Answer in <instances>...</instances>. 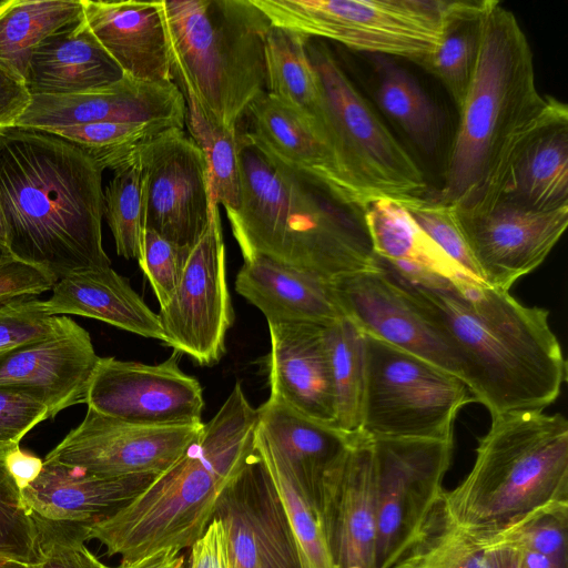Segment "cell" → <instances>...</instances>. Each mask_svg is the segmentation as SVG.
Here are the masks:
<instances>
[{
  "label": "cell",
  "instance_id": "db71d44e",
  "mask_svg": "<svg viewBox=\"0 0 568 568\" xmlns=\"http://www.w3.org/2000/svg\"><path fill=\"white\" fill-rule=\"evenodd\" d=\"M116 568H185V560L181 549L164 548L131 561H121Z\"/></svg>",
  "mask_w": 568,
  "mask_h": 568
},
{
  "label": "cell",
  "instance_id": "8992f818",
  "mask_svg": "<svg viewBox=\"0 0 568 568\" xmlns=\"http://www.w3.org/2000/svg\"><path fill=\"white\" fill-rule=\"evenodd\" d=\"M254 450L255 443L203 425L187 452L134 499L110 517L88 524V540L97 539L121 561L191 547Z\"/></svg>",
  "mask_w": 568,
  "mask_h": 568
},
{
  "label": "cell",
  "instance_id": "ffe728a7",
  "mask_svg": "<svg viewBox=\"0 0 568 568\" xmlns=\"http://www.w3.org/2000/svg\"><path fill=\"white\" fill-rule=\"evenodd\" d=\"M100 122L164 123L184 129V98L174 81H145L124 74L88 92L30 95L14 126L47 130Z\"/></svg>",
  "mask_w": 568,
  "mask_h": 568
},
{
  "label": "cell",
  "instance_id": "74e56055",
  "mask_svg": "<svg viewBox=\"0 0 568 568\" xmlns=\"http://www.w3.org/2000/svg\"><path fill=\"white\" fill-rule=\"evenodd\" d=\"M326 338L335 394V424L341 432L361 433L365 387L364 334L343 316L327 325Z\"/></svg>",
  "mask_w": 568,
  "mask_h": 568
},
{
  "label": "cell",
  "instance_id": "1f68e13d",
  "mask_svg": "<svg viewBox=\"0 0 568 568\" xmlns=\"http://www.w3.org/2000/svg\"><path fill=\"white\" fill-rule=\"evenodd\" d=\"M82 18L81 0H2L0 70L23 82L34 50Z\"/></svg>",
  "mask_w": 568,
  "mask_h": 568
},
{
  "label": "cell",
  "instance_id": "6125c7cd",
  "mask_svg": "<svg viewBox=\"0 0 568 568\" xmlns=\"http://www.w3.org/2000/svg\"><path fill=\"white\" fill-rule=\"evenodd\" d=\"M0 3H1V1H0Z\"/></svg>",
  "mask_w": 568,
  "mask_h": 568
},
{
  "label": "cell",
  "instance_id": "83f0119b",
  "mask_svg": "<svg viewBox=\"0 0 568 568\" xmlns=\"http://www.w3.org/2000/svg\"><path fill=\"white\" fill-rule=\"evenodd\" d=\"M49 315H79L164 343L159 318L111 266L72 272L58 280L43 301Z\"/></svg>",
  "mask_w": 568,
  "mask_h": 568
},
{
  "label": "cell",
  "instance_id": "603a6c76",
  "mask_svg": "<svg viewBox=\"0 0 568 568\" xmlns=\"http://www.w3.org/2000/svg\"><path fill=\"white\" fill-rule=\"evenodd\" d=\"M83 19L125 75L173 81L163 0H81Z\"/></svg>",
  "mask_w": 568,
  "mask_h": 568
},
{
  "label": "cell",
  "instance_id": "4dcf8cb0",
  "mask_svg": "<svg viewBox=\"0 0 568 568\" xmlns=\"http://www.w3.org/2000/svg\"><path fill=\"white\" fill-rule=\"evenodd\" d=\"M362 223L376 256L450 278L469 277L397 201H371L362 211Z\"/></svg>",
  "mask_w": 568,
  "mask_h": 568
},
{
  "label": "cell",
  "instance_id": "cb8c5ba5",
  "mask_svg": "<svg viewBox=\"0 0 568 568\" xmlns=\"http://www.w3.org/2000/svg\"><path fill=\"white\" fill-rule=\"evenodd\" d=\"M158 476L97 477L43 459L40 475L21 490V495L28 509L41 517L93 524L124 507Z\"/></svg>",
  "mask_w": 568,
  "mask_h": 568
},
{
  "label": "cell",
  "instance_id": "7402d4cb",
  "mask_svg": "<svg viewBox=\"0 0 568 568\" xmlns=\"http://www.w3.org/2000/svg\"><path fill=\"white\" fill-rule=\"evenodd\" d=\"M267 325L270 397L305 417L334 426L335 394L327 325L310 322H267Z\"/></svg>",
  "mask_w": 568,
  "mask_h": 568
},
{
  "label": "cell",
  "instance_id": "f1b7e54d",
  "mask_svg": "<svg viewBox=\"0 0 568 568\" xmlns=\"http://www.w3.org/2000/svg\"><path fill=\"white\" fill-rule=\"evenodd\" d=\"M123 75L82 18L34 50L23 83L30 95L74 94L110 85Z\"/></svg>",
  "mask_w": 568,
  "mask_h": 568
},
{
  "label": "cell",
  "instance_id": "d6986e66",
  "mask_svg": "<svg viewBox=\"0 0 568 568\" xmlns=\"http://www.w3.org/2000/svg\"><path fill=\"white\" fill-rule=\"evenodd\" d=\"M100 358L89 332L67 316L54 334L0 353V389L41 403L54 418L85 403Z\"/></svg>",
  "mask_w": 568,
  "mask_h": 568
},
{
  "label": "cell",
  "instance_id": "f35d334b",
  "mask_svg": "<svg viewBox=\"0 0 568 568\" xmlns=\"http://www.w3.org/2000/svg\"><path fill=\"white\" fill-rule=\"evenodd\" d=\"M376 99L405 133L425 152H433L440 136L436 106L416 79L382 57L377 63Z\"/></svg>",
  "mask_w": 568,
  "mask_h": 568
},
{
  "label": "cell",
  "instance_id": "816d5d0a",
  "mask_svg": "<svg viewBox=\"0 0 568 568\" xmlns=\"http://www.w3.org/2000/svg\"><path fill=\"white\" fill-rule=\"evenodd\" d=\"M29 101L24 83L0 70V129L14 126Z\"/></svg>",
  "mask_w": 568,
  "mask_h": 568
},
{
  "label": "cell",
  "instance_id": "8d00e7d4",
  "mask_svg": "<svg viewBox=\"0 0 568 568\" xmlns=\"http://www.w3.org/2000/svg\"><path fill=\"white\" fill-rule=\"evenodd\" d=\"M255 450L282 501L300 552L302 568H334L316 509L302 493L281 454L258 429Z\"/></svg>",
  "mask_w": 568,
  "mask_h": 568
},
{
  "label": "cell",
  "instance_id": "bcb514c9",
  "mask_svg": "<svg viewBox=\"0 0 568 568\" xmlns=\"http://www.w3.org/2000/svg\"><path fill=\"white\" fill-rule=\"evenodd\" d=\"M191 250L181 247L146 229L139 265L152 286L160 308L172 300Z\"/></svg>",
  "mask_w": 568,
  "mask_h": 568
},
{
  "label": "cell",
  "instance_id": "91938a15",
  "mask_svg": "<svg viewBox=\"0 0 568 568\" xmlns=\"http://www.w3.org/2000/svg\"><path fill=\"white\" fill-rule=\"evenodd\" d=\"M29 568H36V565H30Z\"/></svg>",
  "mask_w": 568,
  "mask_h": 568
},
{
  "label": "cell",
  "instance_id": "9f6ffc18",
  "mask_svg": "<svg viewBox=\"0 0 568 568\" xmlns=\"http://www.w3.org/2000/svg\"><path fill=\"white\" fill-rule=\"evenodd\" d=\"M518 547V546H517ZM521 559L525 568H561L550 558L536 551L520 548Z\"/></svg>",
  "mask_w": 568,
  "mask_h": 568
},
{
  "label": "cell",
  "instance_id": "9a60e30c",
  "mask_svg": "<svg viewBox=\"0 0 568 568\" xmlns=\"http://www.w3.org/2000/svg\"><path fill=\"white\" fill-rule=\"evenodd\" d=\"M140 155L146 178V229L192 248L215 203L203 151L183 129L173 128L144 144Z\"/></svg>",
  "mask_w": 568,
  "mask_h": 568
},
{
  "label": "cell",
  "instance_id": "44dd1931",
  "mask_svg": "<svg viewBox=\"0 0 568 568\" xmlns=\"http://www.w3.org/2000/svg\"><path fill=\"white\" fill-rule=\"evenodd\" d=\"M331 287L343 316L363 334L418 356L462 379L448 347L376 265L341 275L331 282Z\"/></svg>",
  "mask_w": 568,
  "mask_h": 568
},
{
  "label": "cell",
  "instance_id": "7c38bea8",
  "mask_svg": "<svg viewBox=\"0 0 568 568\" xmlns=\"http://www.w3.org/2000/svg\"><path fill=\"white\" fill-rule=\"evenodd\" d=\"M158 315L164 344L199 365L212 366L220 362L234 312L219 204L214 203L209 225L189 254L172 300Z\"/></svg>",
  "mask_w": 568,
  "mask_h": 568
},
{
  "label": "cell",
  "instance_id": "60d3db41",
  "mask_svg": "<svg viewBox=\"0 0 568 568\" xmlns=\"http://www.w3.org/2000/svg\"><path fill=\"white\" fill-rule=\"evenodd\" d=\"M173 128L164 123L100 122L43 131L74 143L103 170L113 171L144 144Z\"/></svg>",
  "mask_w": 568,
  "mask_h": 568
},
{
  "label": "cell",
  "instance_id": "681fc988",
  "mask_svg": "<svg viewBox=\"0 0 568 568\" xmlns=\"http://www.w3.org/2000/svg\"><path fill=\"white\" fill-rule=\"evenodd\" d=\"M57 281L42 268L9 254L0 258V305L22 296H38L52 290Z\"/></svg>",
  "mask_w": 568,
  "mask_h": 568
},
{
  "label": "cell",
  "instance_id": "ab89813d",
  "mask_svg": "<svg viewBox=\"0 0 568 568\" xmlns=\"http://www.w3.org/2000/svg\"><path fill=\"white\" fill-rule=\"evenodd\" d=\"M486 551L483 542L446 516L440 503L422 535L392 568H490Z\"/></svg>",
  "mask_w": 568,
  "mask_h": 568
},
{
  "label": "cell",
  "instance_id": "f546056e",
  "mask_svg": "<svg viewBox=\"0 0 568 568\" xmlns=\"http://www.w3.org/2000/svg\"><path fill=\"white\" fill-rule=\"evenodd\" d=\"M256 410L258 429L281 454L317 511L322 478L351 435L305 417L270 396Z\"/></svg>",
  "mask_w": 568,
  "mask_h": 568
},
{
  "label": "cell",
  "instance_id": "c3c4849f",
  "mask_svg": "<svg viewBox=\"0 0 568 568\" xmlns=\"http://www.w3.org/2000/svg\"><path fill=\"white\" fill-rule=\"evenodd\" d=\"M49 418L48 409L41 403L0 389V452L20 445L33 427Z\"/></svg>",
  "mask_w": 568,
  "mask_h": 568
},
{
  "label": "cell",
  "instance_id": "f5cc1de1",
  "mask_svg": "<svg viewBox=\"0 0 568 568\" xmlns=\"http://www.w3.org/2000/svg\"><path fill=\"white\" fill-rule=\"evenodd\" d=\"M3 458L9 474L20 490L30 485L43 468V459L21 449L20 445L6 450Z\"/></svg>",
  "mask_w": 568,
  "mask_h": 568
},
{
  "label": "cell",
  "instance_id": "277c9868",
  "mask_svg": "<svg viewBox=\"0 0 568 568\" xmlns=\"http://www.w3.org/2000/svg\"><path fill=\"white\" fill-rule=\"evenodd\" d=\"M241 200L226 210L244 260L264 255L325 282L375 266L362 219L320 182L239 132Z\"/></svg>",
  "mask_w": 568,
  "mask_h": 568
},
{
  "label": "cell",
  "instance_id": "ba28073f",
  "mask_svg": "<svg viewBox=\"0 0 568 568\" xmlns=\"http://www.w3.org/2000/svg\"><path fill=\"white\" fill-rule=\"evenodd\" d=\"M324 106L325 140L361 216L377 199L422 196L424 173L346 75L329 48L307 42Z\"/></svg>",
  "mask_w": 568,
  "mask_h": 568
},
{
  "label": "cell",
  "instance_id": "7bdbcfd3",
  "mask_svg": "<svg viewBox=\"0 0 568 568\" xmlns=\"http://www.w3.org/2000/svg\"><path fill=\"white\" fill-rule=\"evenodd\" d=\"M4 453L0 452V556L37 565L36 525L20 488L6 467Z\"/></svg>",
  "mask_w": 568,
  "mask_h": 568
},
{
  "label": "cell",
  "instance_id": "9c48e42d",
  "mask_svg": "<svg viewBox=\"0 0 568 568\" xmlns=\"http://www.w3.org/2000/svg\"><path fill=\"white\" fill-rule=\"evenodd\" d=\"M271 26L425 68L440 44L447 0H251Z\"/></svg>",
  "mask_w": 568,
  "mask_h": 568
},
{
  "label": "cell",
  "instance_id": "5b68a950",
  "mask_svg": "<svg viewBox=\"0 0 568 568\" xmlns=\"http://www.w3.org/2000/svg\"><path fill=\"white\" fill-rule=\"evenodd\" d=\"M443 509L485 547L551 510L568 508V422L560 413L491 416L471 469Z\"/></svg>",
  "mask_w": 568,
  "mask_h": 568
},
{
  "label": "cell",
  "instance_id": "2e32d148",
  "mask_svg": "<svg viewBox=\"0 0 568 568\" xmlns=\"http://www.w3.org/2000/svg\"><path fill=\"white\" fill-rule=\"evenodd\" d=\"M317 515L334 568H376L377 476L371 436L351 435L327 468Z\"/></svg>",
  "mask_w": 568,
  "mask_h": 568
},
{
  "label": "cell",
  "instance_id": "6da1fadb",
  "mask_svg": "<svg viewBox=\"0 0 568 568\" xmlns=\"http://www.w3.org/2000/svg\"><path fill=\"white\" fill-rule=\"evenodd\" d=\"M375 265L448 347L474 402L490 416L544 410L558 398L567 365L546 308L473 278L378 256Z\"/></svg>",
  "mask_w": 568,
  "mask_h": 568
},
{
  "label": "cell",
  "instance_id": "8fae6325",
  "mask_svg": "<svg viewBox=\"0 0 568 568\" xmlns=\"http://www.w3.org/2000/svg\"><path fill=\"white\" fill-rule=\"evenodd\" d=\"M372 438L377 476L376 568H392L443 500L454 442Z\"/></svg>",
  "mask_w": 568,
  "mask_h": 568
},
{
  "label": "cell",
  "instance_id": "6f0895ef",
  "mask_svg": "<svg viewBox=\"0 0 568 568\" xmlns=\"http://www.w3.org/2000/svg\"><path fill=\"white\" fill-rule=\"evenodd\" d=\"M0 252H2L4 254H9L7 225H6V219L3 215L1 204H0Z\"/></svg>",
  "mask_w": 568,
  "mask_h": 568
},
{
  "label": "cell",
  "instance_id": "ac0fdd59",
  "mask_svg": "<svg viewBox=\"0 0 568 568\" xmlns=\"http://www.w3.org/2000/svg\"><path fill=\"white\" fill-rule=\"evenodd\" d=\"M459 217L481 280L509 291L557 244L568 225V206L535 211L499 200L479 215Z\"/></svg>",
  "mask_w": 568,
  "mask_h": 568
},
{
  "label": "cell",
  "instance_id": "f6af8a7d",
  "mask_svg": "<svg viewBox=\"0 0 568 568\" xmlns=\"http://www.w3.org/2000/svg\"><path fill=\"white\" fill-rule=\"evenodd\" d=\"M65 318L49 315L37 296L17 297L0 305V353L54 334Z\"/></svg>",
  "mask_w": 568,
  "mask_h": 568
},
{
  "label": "cell",
  "instance_id": "7dc6e473",
  "mask_svg": "<svg viewBox=\"0 0 568 568\" xmlns=\"http://www.w3.org/2000/svg\"><path fill=\"white\" fill-rule=\"evenodd\" d=\"M567 529L568 508H560L529 520L495 542H510L536 551L550 558L559 567L568 568Z\"/></svg>",
  "mask_w": 568,
  "mask_h": 568
},
{
  "label": "cell",
  "instance_id": "52a82bcc",
  "mask_svg": "<svg viewBox=\"0 0 568 568\" xmlns=\"http://www.w3.org/2000/svg\"><path fill=\"white\" fill-rule=\"evenodd\" d=\"M163 7L173 81L219 123L237 126L266 91L268 19L251 0H163Z\"/></svg>",
  "mask_w": 568,
  "mask_h": 568
},
{
  "label": "cell",
  "instance_id": "d590c367",
  "mask_svg": "<svg viewBox=\"0 0 568 568\" xmlns=\"http://www.w3.org/2000/svg\"><path fill=\"white\" fill-rule=\"evenodd\" d=\"M146 178L140 149L113 170L103 190V216L112 232L118 255L142 258L146 231Z\"/></svg>",
  "mask_w": 568,
  "mask_h": 568
},
{
  "label": "cell",
  "instance_id": "680465c9",
  "mask_svg": "<svg viewBox=\"0 0 568 568\" xmlns=\"http://www.w3.org/2000/svg\"><path fill=\"white\" fill-rule=\"evenodd\" d=\"M30 565H26L6 557L0 556V568H29Z\"/></svg>",
  "mask_w": 568,
  "mask_h": 568
},
{
  "label": "cell",
  "instance_id": "484cf974",
  "mask_svg": "<svg viewBox=\"0 0 568 568\" xmlns=\"http://www.w3.org/2000/svg\"><path fill=\"white\" fill-rule=\"evenodd\" d=\"M246 114L252 121L250 134L268 153L312 176L338 203L361 215L329 146L305 118L266 91L250 105Z\"/></svg>",
  "mask_w": 568,
  "mask_h": 568
},
{
  "label": "cell",
  "instance_id": "836d02e7",
  "mask_svg": "<svg viewBox=\"0 0 568 568\" xmlns=\"http://www.w3.org/2000/svg\"><path fill=\"white\" fill-rule=\"evenodd\" d=\"M484 2L449 1L440 44L425 65L440 80L457 110L465 99L477 58Z\"/></svg>",
  "mask_w": 568,
  "mask_h": 568
},
{
  "label": "cell",
  "instance_id": "4fadbf2b",
  "mask_svg": "<svg viewBox=\"0 0 568 568\" xmlns=\"http://www.w3.org/2000/svg\"><path fill=\"white\" fill-rule=\"evenodd\" d=\"M180 353L162 363L101 357L85 403L100 414L142 426H201L203 390L179 366Z\"/></svg>",
  "mask_w": 568,
  "mask_h": 568
},
{
  "label": "cell",
  "instance_id": "5bb4252c",
  "mask_svg": "<svg viewBox=\"0 0 568 568\" xmlns=\"http://www.w3.org/2000/svg\"><path fill=\"white\" fill-rule=\"evenodd\" d=\"M202 427L142 426L88 407L83 420L48 453L44 460L97 477L161 475L196 442Z\"/></svg>",
  "mask_w": 568,
  "mask_h": 568
},
{
  "label": "cell",
  "instance_id": "d4e9b609",
  "mask_svg": "<svg viewBox=\"0 0 568 568\" xmlns=\"http://www.w3.org/2000/svg\"><path fill=\"white\" fill-rule=\"evenodd\" d=\"M535 210L568 206V108L555 100L525 135L511 159L498 199Z\"/></svg>",
  "mask_w": 568,
  "mask_h": 568
},
{
  "label": "cell",
  "instance_id": "ee69618b",
  "mask_svg": "<svg viewBox=\"0 0 568 568\" xmlns=\"http://www.w3.org/2000/svg\"><path fill=\"white\" fill-rule=\"evenodd\" d=\"M31 514L39 555L36 568H112L85 546L87 523L52 520Z\"/></svg>",
  "mask_w": 568,
  "mask_h": 568
},
{
  "label": "cell",
  "instance_id": "30bf717a",
  "mask_svg": "<svg viewBox=\"0 0 568 568\" xmlns=\"http://www.w3.org/2000/svg\"><path fill=\"white\" fill-rule=\"evenodd\" d=\"M361 433L378 438L453 439L460 408L474 398L462 379L364 334Z\"/></svg>",
  "mask_w": 568,
  "mask_h": 568
},
{
  "label": "cell",
  "instance_id": "e575fe53",
  "mask_svg": "<svg viewBox=\"0 0 568 568\" xmlns=\"http://www.w3.org/2000/svg\"><path fill=\"white\" fill-rule=\"evenodd\" d=\"M178 87L185 102L189 135L206 159L212 201L225 211L234 210L241 200L237 126L222 125L207 113L191 89Z\"/></svg>",
  "mask_w": 568,
  "mask_h": 568
},
{
  "label": "cell",
  "instance_id": "f907efd6",
  "mask_svg": "<svg viewBox=\"0 0 568 568\" xmlns=\"http://www.w3.org/2000/svg\"><path fill=\"white\" fill-rule=\"evenodd\" d=\"M190 568H231L225 529L217 517L191 546Z\"/></svg>",
  "mask_w": 568,
  "mask_h": 568
},
{
  "label": "cell",
  "instance_id": "94428289",
  "mask_svg": "<svg viewBox=\"0 0 568 568\" xmlns=\"http://www.w3.org/2000/svg\"><path fill=\"white\" fill-rule=\"evenodd\" d=\"M4 255V253L0 252V258Z\"/></svg>",
  "mask_w": 568,
  "mask_h": 568
},
{
  "label": "cell",
  "instance_id": "7a4b0ae2",
  "mask_svg": "<svg viewBox=\"0 0 568 568\" xmlns=\"http://www.w3.org/2000/svg\"><path fill=\"white\" fill-rule=\"evenodd\" d=\"M102 172L59 135L31 128L0 129V204L9 254L55 281L111 266L102 245Z\"/></svg>",
  "mask_w": 568,
  "mask_h": 568
},
{
  "label": "cell",
  "instance_id": "4316f807",
  "mask_svg": "<svg viewBox=\"0 0 568 568\" xmlns=\"http://www.w3.org/2000/svg\"><path fill=\"white\" fill-rule=\"evenodd\" d=\"M235 290L267 322L329 325L343 317L331 283L264 255L244 260Z\"/></svg>",
  "mask_w": 568,
  "mask_h": 568
},
{
  "label": "cell",
  "instance_id": "11a10c76",
  "mask_svg": "<svg viewBox=\"0 0 568 568\" xmlns=\"http://www.w3.org/2000/svg\"><path fill=\"white\" fill-rule=\"evenodd\" d=\"M487 548L490 568H525L520 549L510 542H495Z\"/></svg>",
  "mask_w": 568,
  "mask_h": 568
},
{
  "label": "cell",
  "instance_id": "e0dca14e",
  "mask_svg": "<svg viewBox=\"0 0 568 568\" xmlns=\"http://www.w3.org/2000/svg\"><path fill=\"white\" fill-rule=\"evenodd\" d=\"M231 568H302L297 545L270 474L256 453L221 495Z\"/></svg>",
  "mask_w": 568,
  "mask_h": 568
},
{
  "label": "cell",
  "instance_id": "d6a6232c",
  "mask_svg": "<svg viewBox=\"0 0 568 568\" xmlns=\"http://www.w3.org/2000/svg\"><path fill=\"white\" fill-rule=\"evenodd\" d=\"M308 40L290 30L270 28L264 44L266 92L305 118L325 140L322 91L308 57Z\"/></svg>",
  "mask_w": 568,
  "mask_h": 568
},
{
  "label": "cell",
  "instance_id": "3957f363",
  "mask_svg": "<svg viewBox=\"0 0 568 568\" xmlns=\"http://www.w3.org/2000/svg\"><path fill=\"white\" fill-rule=\"evenodd\" d=\"M555 100L538 91L532 51L515 14L485 0L477 58L436 200L462 217L489 210L516 149Z\"/></svg>",
  "mask_w": 568,
  "mask_h": 568
},
{
  "label": "cell",
  "instance_id": "b9f144b4",
  "mask_svg": "<svg viewBox=\"0 0 568 568\" xmlns=\"http://www.w3.org/2000/svg\"><path fill=\"white\" fill-rule=\"evenodd\" d=\"M397 202L465 274L484 282L467 245L456 207L423 196Z\"/></svg>",
  "mask_w": 568,
  "mask_h": 568
}]
</instances>
